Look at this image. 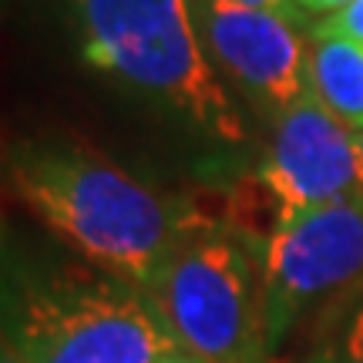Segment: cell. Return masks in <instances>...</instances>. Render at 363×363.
<instances>
[{
	"mask_svg": "<svg viewBox=\"0 0 363 363\" xmlns=\"http://www.w3.org/2000/svg\"><path fill=\"white\" fill-rule=\"evenodd\" d=\"M158 363H208V360H202V357H195V353H189V350H182L179 343H175L172 350H165L158 357Z\"/></svg>",
	"mask_w": 363,
	"mask_h": 363,
	"instance_id": "cell-13",
	"label": "cell"
},
{
	"mask_svg": "<svg viewBox=\"0 0 363 363\" xmlns=\"http://www.w3.org/2000/svg\"><path fill=\"white\" fill-rule=\"evenodd\" d=\"M81 54L104 78L169 108L212 142H246V121L208 61L192 0H67Z\"/></svg>",
	"mask_w": 363,
	"mask_h": 363,
	"instance_id": "cell-2",
	"label": "cell"
},
{
	"mask_svg": "<svg viewBox=\"0 0 363 363\" xmlns=\"http://www.w3.org/2000/svg\"><path fill=\"white\" fill-rule=\"evenodd\" d=\"M293 4H296V11L303 13V17H313V24H316V21H323L330 13L350 7L353 0H293Z\"/></svg>",
	"mask_w": 363,
	"mask_h": 363,
	"instance_id": "cell-11",
	"label": "cell"
},
{
	"mask_svg": "<svg viewBox=\"0 0 363 363\" xmlns=\"http://www.w3.org/2000/svg\"><path fill=\"white\" fill-rule=\"evenodd\" d=\"M0 326L27 363H158L175 347L142 286L91 262L17 269Z\"/></svg>",
	"mask_w": 363,
	"mask_h": 363,
	"instance_id": "cell-3",
	"label": "cell"
},
{
	"mask_svg": "<svg viewBox=\"0 0 363 363\" xmlns=\"http://www.w3.org/2000/svg\"><path fill=\"white\" fill-rule=\"evenodd\" d=\"M353 145H357V162H360V185H363V131H353Z\"/></svg>",
	"mask_w": 363,
	"mask_h": 363,
	"instance_id": "cell-15",
	"label": "cell"
},
{
	"mask_svg": "<svg viewBox=\"0 0 363 363\" xmlns=\"http://www.w3.org/2000/svg\"><path fill=\"white\" fill-rule=\"evenodd\" d=\"M208 61L266 118L310 98V40L296 21L233 0H192Z\"/></svg>",
	"mask_w": 363,
	"mask_h": 363,
	"instance_id": "cell-7",
	"label": "cell"
},
{
	"mask_svg": "<svg viewBox=\"0 0 363 363\" xmlns=\"http://www.w3.org/2000/svg\"><path fill=\"white\" fill-rule=\"evenodd\" d=\"M13 0H0V11H4V7H11Z\"/></svg>",
	"mask_w": 363,
	"mask_h": 363,
	"instance_id": "cell-16",
	"label": "cell"
},
{
	"mask_svg": "<svg viewBox=\"0 0 363 363\" xmlns=\"http://www.w3.org/2000/svg\"><path fill=\"white\" fill-rule=\"evenodd\" d=\"M259 276L269 350L306 313L363 299V192L279 225L262 246Z\"/></svg>",
	"mask_w": 363,
	"mask_h": 363,
	"instance_id": "cell-5",
	"label": "cell"
},
{
	"mask_svg": "<svg viewBox=\"0 0 363 363\" xmlns=\"http://www.w3.org/2000/svg\"><path fill=\"white\" fill-rule=\"evenodd\" d=\"M233 4H242V7H252V11H269V13H279V17H289V21H303V13L296 11L293 0H233Z\"/></svg>",
	"mask_w": 363,
	"mask_h": 363,
	"instance_id": "cell-12",
	"label": "cell"
},
{
	"mask_svg": "<svg viewBox=\"0 0 363 363\" xmlns=\"http://www.w3.org/2000/svg\"><path fill=\"white\" fill-rule=\"evenodd\" d=\"M256 195L242 212H259L269 235L310 208L360 195V162L353 131L326 111L316 98H303L272 121L269 152L252 175ZM262 242V246H266Z\"/></svg>",
	"mask_w": 363,
	"mask_h": 363,
	"instance_id": "cell-6",
	"label": "cell"
},
{
	"mask_svg": "<svg viewBox=\"0 0 363 363\" xmlns=\"http://www.w3.org/2000/svg\"><path fill=\"white\" fill-rule=\"evenodd\" d=\"M148 296L182 350L208 363H269L259 259L242 233L192 219Z\"/></svg>",
	"mask_w": 363,
	"mask_h": 363,
	"instance_id": "cell-4",
	"label": "cell"
},
{
	"mask_svg": "<svg viewBox=\"0 0 363 363\" xmlns=\"http://www.w3.org/2000/svg\"><path fill=\"white\" fill-rule=\"evenodd\" d=\"M0 162L13 195L61 242L145 293L192 225V216L74 138H21Z\"/></svg>",
	"mask_w": 363,
	"mask_h": 363,
	"instance_id": "cell-1",
	"label": "cell"
},
{
	"mask_svg": "<svg viewBox=\"0 0 363 363\" xmlns=\"http://www.w3.org/2000/svg\"><path fill=\"white\" fill-rule=\"evenodd\" d=\"M310 38H340L363 48V0H353L350 7L316 21L310 27Z\"/></svg>",
	"mask_w": 363,
	"mask_h": 363,
	"instance_id": "cell-10",
	"label": "cell"
},
{
	"mask_svg": "<svg viewBox=\"0 0 363 363\" xmlns=\"http://www.w3.org/2000/svg\"><path fill=\"white\" fill-rule=\"evenodd\" d=\"M310 94L350 131H363V48L310 38Z\"/></svg>",
	"mask_w": 363,
	"mask_h": 363,
	"instance_id": "cell-8",
	"label": "cell"
},
{
	"mask_svg": "<svg viewBox=\"0 0 363 363\" xmlns=\"http://www.w3.org/2000/svg\"><path fill=\"white\" fill-rule=\"evenodd\" d=\"M0 363H27L21 353H17V347L11 343V337L4 333V326H0Z\"/></svg>",
	"mask_w": 363,
	"mask_h": 363,
	"instance_id": "cell-14",
	"label": "cell"
},
{
	"mask_svg": "<svg viewBox=\"0 0 363 363\" xmlns=\"http://www.w3.org/2000/svg\"><path fill=\"white\" fill-rule=\"evenodd\" d=\"M303 363H363V299L347 303L323 343Z\"/></svg>",
	"mask_w": 363,
	"mask_h": 363,
	"instance_id": "cell-9",
	"label": "cell"
}]
</instances>
